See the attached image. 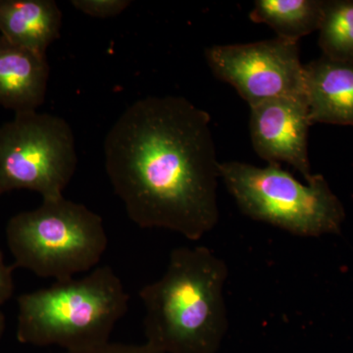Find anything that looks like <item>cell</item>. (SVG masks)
Returning a JSON list of instances; mask_svg holds the SVG:
<instances>
[{
	"label": "cell",
	"instance_id": "cell-1",
	"mask_svg": "<svg viewBox=\"0 0 353 353\" xmlns=\"http://www.w3.org/2000/svg\"><path fill=\"white\" fill-rule=\"evenodd\" d=\"M210 116L185 97H148L130 105L104 141L105 170L130 219L197 241L219 221Z\"/></svg>",
	"mask_w": 353,
	"mask_h": 353
},
{
	"label": "cell",
	"instance_id": "cell-2",
	"mask_svg": "<svg viewBox=\"0 0 353 353\" xmlns=\"http://www.w3.org/2000/svg\"><path fill=\"white\" fill-rule=\"evenodd\" d=\"M228 274L206 246L172 250L163 276L139 290L146 343L163 353H217L229 326Z\"/></svg>",
	"mask_w": 353,
	"mask_h": 353
},
{
	"label": "cell",
	"instance_id": "cell-3",
	"mask_svg": "<svg viewBox=\"0 0 353 353\" xmlns=\"http://www.w3.org/2000/svg\"><path fill=\"white\" fill-rule=\"evenodd\" d=\"M130 296L111 267H97L81 279L55 282L18 297L16 336L24 345L87 350L110 341L126 315Z\"/></svg>",
	"mask_w": 353,
	"mask_h": 353
},
{
	"label": "cell",
	"instance_id": "cell-4",
	"mask_svg": "<svg viewBox=\"0 0 353 353\" xmlns=\"http://www.w3.org/2000/svg\"><path fill=\"white\" fill-rule=\"evenodd\" d=\"M6 234L16 267L57 282L94 270L108 245L101 216L64 196L14 215Z\"/></svg>",
	"mask_w": 353,
	"mask_h": 353
},
{
	"label": "cell",
	"instance_id": "cell-5",
	"mask_svg": "<svg viewBox=\"0 0 353 353\" xmlns=\"http://www.w3.org/2000/svg\"><path fill=\"white\" fill-rule=\"evenodd\" d=\"M220 176L243 214L304 238L338 234L345 211L324 176L301 183L280 164H220Z\"/></svg>",
	"mask_w": 353,
	"mask_h": 353
},
{
	"label": "cell",
	"instance_id": "cell-6",
	"mask_svg": "<svg viewBox=\"0 0 353 353\" xmlns=\"http://www.w3.org/2000/svg\"><path fill=\"white\" fill-rule=\"evenodd\" d=\"M77 165L75 137L63 118L32 111L0 126V194L28 190L43 201L63 196Z\"/></svg>",
	"mask_w": 353,
	"mask_h": 353
},
{
	"label": "cell",
	"instance_id": "cell-7",
	"mask_svg": "<svg viewBox=\"0 0 353 353\" xmlns=\"http://www.w3.org/2000/svg\"><path fill=\"white\" fill-rule=\"evenodd\" d=\"M205 58L215 77L233 85L250 108L305 94L299 41L277 37L257 43L213 46L206 48Z\"/></svg>",
	"mask_w": 353,
	"mask_h": 353
},
{
	"label": "cell",
	"instance_id": "cell-8",
	"mask_svg": "<svg viewBox=\"0 0 353 353\" xmlns=\"http://www.w3.org/2000/svg\"><path fill=\"white\" fill-rule=\"evenodd\" d=\"M250 139L259 157L269 164L287 163L308 182L309 117L306 94L278 97L250 108Z\"/></svg>",
	"mask_w": 353,
	"mask_h": 353
},
{
	"label": "cell",
	"instance_id": "cell-9",
	"mask_svg": "<svg viewBox=\"0 0 353 353\" xmlns=\"http://www.w3.org/2000/svg\"><path fill=\"white\" fill-rule=\"evenodd\" d=\"M50 64L41 54L0 36V105L15 114L38 111L46 101Z\"/></svg>",
	"mask_w": 353,
	"mask_h": 353
},
{
	"label": "cell",
	"instance_id": "cell-10",
	"mask_svg": "<svg viewBox=\"0 0 353 353\" xmlns=\"http://www.w3.org/2000/svg\"><path fill=\"white\" fill-rule=\"evenodd\" d=\"M311 123L353 127V63L322 55L304 65Z\"/></svg>",
	"mask_w": 353,
	"mask_h": 353
},
{
	"label": "cell",
	"instance_id": "cell-11",
	"mask_svg": "<svg viewBox=\"0 0 353 353\" xmlns=\"http://www.w3.org/2000/svg\"><path fill=\"white\" fill-rule=\"evenodd\" d=\"M62 12L53 0H0V36L41 54L59 39Z\"/></svg>",
	"mask_w": 353,
	"mask_h": 353
},
{
	"label": "cell",
	"instance_id": "cell-12",
	"mask_svg": "<svg viewBox=\"0 0 353 353\" xmlns=\"http://www.w3.org/2000/svg\"><path fill=\"white\" fill-rule=\"evenodd\" d=\"M324 4L325 0H257L250 18L268 25L278 38L299 41L319 30Z\"/></svg>",
	"mask_w": 353,
	"mask_h": 353
},
{
	"label": "cell",
	"instance_id": "cell-13",
	"mask_svg": "<svg viewBox=\"0 0 353 353\" xmlns=\"http://www.w3.org/2000/svg\"><path fill=\"white\" fill-rule=\"evenodd\" d=\"M318 31L324 57L353 63V0H325Z\"/></svg>",
	"mask_w": 353,
	"mask_h": 353
},
{
	"label": "cell",
	"instance_id": "cell-14",
	"mask_svg": "<svg viewBox=\"0 0 353 353\" xmlns=\"http://www.w3.org/2000/svg\"><path fill=\"white\" fill-rule=\"evenodd\" d=\"M130 0H72L71 4L77 10L90 17H115L131 6Z\"/></svg>",
	"mask_w": 353,
	"mask_h": 353
},
{
	"label": "cell",
	"instance_id": "cell-15",
	"mask_svg": "<svg viewBox=\"0 0 353 353\" xmlns=\"http://www.w3.org/2000/svg\"><path fill=\"white\" fill-rule=\"evenodd\" d=\"M63 353H163L150 347L148 343L132 345V343H108L87 350L64 352Z\"/></svg>",
	"mask_w": 353,
	"mask_h": 353
},
{
	"label": "cell",
	"instance_id": "cell-16",
	"mask_svg": "<svg viewBox=\"0 0 353 353\" xmlns=\"http://www.w3.org/2000/svg\"><path fill=\"white\" fill-rule=\"evenodd\" d=\"M14 289L12 268L6 263L3 254L0 250V305L12 297Z\"/></svg>",
	"mask_w": 353,
	"mask_h": 353
},
{
	"label": "cell",
	"instance_id": "cell-17",
	"mask_svg": "<svg viewBox=\"0 0 353 353\" xmlns=\"http://www.w3.org/2000/svg\"><path fill=\"white\" fill-rule=\"evenodd\" d=\"M6 328V315L3 314L1 310H0V341H1L2 336H3L4 331Z\"/></svg>",
	"mask_w": 353,
	"mask_h": 353
}]
</instances>
